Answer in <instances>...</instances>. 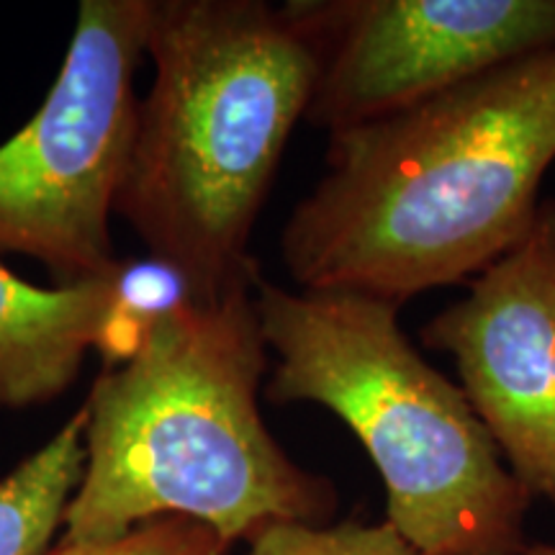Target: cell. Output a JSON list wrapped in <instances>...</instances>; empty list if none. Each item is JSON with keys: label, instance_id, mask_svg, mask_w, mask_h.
Masks as SVG:
<instances>
[{"label": "cell", "instance_id": "4", "mask_svg": "<svg viewBox=\"0 0 555 555\" xmlns=\"http://www.w3.org/2000/svg\"><path fill=\"white\" fill-rule=\"evenodd\" d=\"M275 358L270 404H319L345 422L386 489V522L420 555H522L530 491L463 388L420 356L397 304L356 291L255 281Z\"/></svg>", "mask_w": 555, "mask_h": 555}, {"label": "cell", "instance_id": "1", "mask_svg": "<svg viewBox=\"0 0 555 555\" xmlns=\"http://www.w3.org/2000/svg\"><path fill=\"white\" fill-rule=\"evenodd\" d=\"M324 163L281 232L298 288L404 307L474 281L535 219L555 163V47L335 131Z\"/></svg>", "mask_w": 555, "mask_h": 555}, {"label": "cell", "instance_id": "12", "mask_svg": "<svg viewBox=\"0 0 555 555\" xmlns=\"http://www.w3.org/2000/svg\"><path fill=\"white\" fill-rule=\"evenodd\" d=\"M522 555H555V543H532L525 547Z\"/></svg>", "mask_w": 555, "mask_h": 555}, {"label": "cell", "instance_id": "2", "mask_svg": "<svg viewBox=\"0 0 555 555\" xmlns=\"http://www.w3.org/2000/svg\"><path fill=\"white\" fill-rule=\"evenodd\" d=\"M268 347L255 286L150 309L127 360L86 399V466L62 543H106L183 517L249 543L270 525H330L337 489L301 468L260 414Z\"/></svg>", "mask_w": 555, "mask_h": 555}, {"label": "cell", "instance_id": "6", "mask_svg": "<svg viewBox=\"0 0 555 555\" xmlns=\"http://www.w3.org/2000/svg\"><path fill=\"white\" fill-rule=\"evenodd\" d=\"M283 9L317 57L304 121L327 134L555 47V0H291Z\"/></svg>", "mask_w": 555, "mask_h": 555}, {"label": "cell", "instance_id": "3", "mask_svg": "<svg viewBox=\"0 0 555 555\" xmlns=\"http://www.w3.org/2000/svg\"><path fill=\"white\" fill-rule=\"evenodd\" d=\"M139 99L116 214L193 301L260 275L249 255L317 57L286 9L262 0H150Z\"/></svg>", "mask_w": 555, "mask_h": 555}, {"label": "cell", "instance_id": "5", "mask_svg": "<svg viewBox=\"0 0 555 555\" xmlns=\"http://www.w3.org/2000/svg\"><path fill=\"white\" fill-rule=\"evenodd\" d=\"M150 0H82L65 62L37 114L0 144V253L57 286L119 275L116 214L139 99Z\"/></svg>", "mask_w": 555, "mask_h": 555}, {"label": "cell", "instance_id": "11", "mask_svg": "<svg viewBox=\"0 0 555 555\" xmlns=\"http://www.w3.org/2000/svg\"><path fill=\"white\" fill-rule=\"evenodd\" d=\"M232 543L211 527L183 517L157 519L106 543H62L44 555H232Z\"/></svg>", "mask_w": 555, "mask_h": 555}, {"label": "cell", "instance_id": "10", "mask_svg": "<svg viewBox=\"0 0 555 555\" xmlns=\"http://www.w3.org/2000/svg\"><path fill=\"white\" fill-rule=\"evenodd\" d=\"M249 555H420L388 522L270 525L249 540Z\"/></svg>", "mask_w": 555, "mask_h": 555}, {"label": "cell", "instance_id": "7", "mask_svg": "<svg viewBox=\"0 0 555 555\" xmlns=\"http://www.w3.org/2000/svg\"><path fill=\"white\" fill-rule=\"evenodd\" d=\"M420 339L455 360L457 386L517 481L555 502V198Z\"/></svg>", "mask_w": 555, "mask_h": 555}, {"label": "cell", "instance_id": "8", "mask_svg": "<svg viewBox=\"0 0 555 555\" xmlns=\"http://www.w3.org/2000/svg\"><path fill=\"white\" fill-rule=\"evenodd\" d=\"M119 275L39 288L0 262V409L44 406L80 376L90 350L134 343L142 311Z\"/></svg>", "mask_w": 555, "mask_h": 555}, {"label": "cell", "instance_id": "9", "mask_svg": "<svg viewBox=\"0 0 555 555\" xmlns=\"http://www.w3.org/2000/svg\"><path fill=\"white\" fill-rule=\"evenodd\" d=\"M86 466V409L0 478V555H44L60 538Z\"/></svg>", "mask_w": 555, "mask_h": 555}]
</instances>
